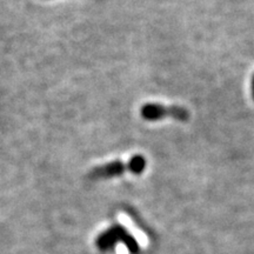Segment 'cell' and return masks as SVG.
Instances as JSON below:
<instances>
[{"label":"cell","instance_id":"3","mask_svg":"<svg viewBox=\"0 0 254 254\" xmlns=\"http://www.w3.org/2000/svg\"><path fill=\"white\" fill-rule=\"evenodd\" d=\"M146 165H147V163H146V158L144 155L141 154L133 155L128 161L129 172L133 174H136V176H138V174H141L145 171Z\"/></svg>","mask_w":254,"mask_h":254},{"label":"cell","instance_id":"4","mask_svg":"<svg viewBox=\"0 0 254 254\" xmlns=\"http://www.w3.org/2000/svg\"><path fill=\"white\" fill-rule=\"evenodd\" d=\"M251 88H252V97H253V100H254V74L252 77V81H251Z\"/></svg>","mask_w":254,"mask_h":254},{"label":"cell","instance_id":"2","mask_svg":"<svg viewBox=\"0 0 254 254\" xmlns=\"http://www.w3.org/2000/svg\"><path fill=\"white\" fill-rule=\"evenodd\" d=\"M125 172H129L128 163L125 164L120 160H116L94 167L88 176L92 179H109V178L122 176Z\"/></svg>","mask_w":254,"mask_h":254},{"label":"cell","instance_id":"1","mask_svg":"<svg viewBox=\"0 0 254 254\" xmlns=\"http://www.w3.org/2000/svg\"><path fill=\"white\" fill-rule=\"evenodd\" d=\"M141 118L146 122H157V120L172 118L179 122H187L190 119V112L182 106H165L161 104L147 103L140 109Z\"/></svg>","mask_w":254,"mask_h":254}]
</instances>
